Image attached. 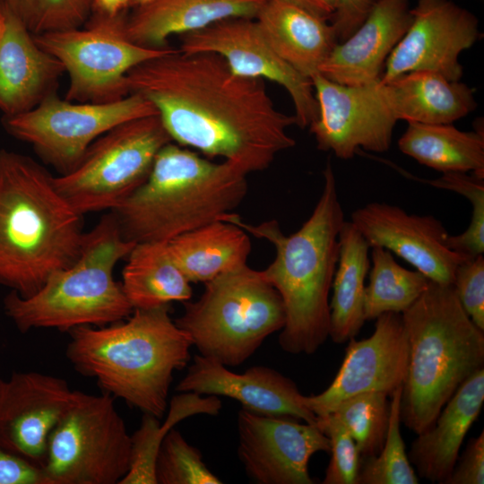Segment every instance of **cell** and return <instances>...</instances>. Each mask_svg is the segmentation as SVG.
Listing matches in <instances>:
<instances>
[{
  "label": "cell",
  "instance_id": "obj_1",
  "mask_svg": "<svg viewBox=\"0 0 484 484\" xmlns=\"http://www.w3.org/2000/svg\"><path fill=\"white\" fill-rule=\"evenodd\" d=\"M125 86L153 105L172 142L246 174L296 144L288 134L295 116L276 108L261 79L235 73L219 55L173 48L131 69Z\"/></svg>",
  "mask_w": 484,
  "mask_h": 484
},
{
  "label": "cell",
  "instance_id": "obj_2",
  "mask_svg": "<svg viewBox=\"0 0 484 484\" xmlns=\"http://www.w3.org/2000/svg\"><path fill=\"white\" fill-rule=\"evenodd\" d=\"M323 176V190L313 212L289 236L275 220L253 225L231 212L221 220L273 245L275 257L260 272L281 298L285 323L278 341L290 354H313L329 337V293L339 257V233L345 220L330 161Z\"/></svg>",
  "mask_w": 484,
  "mask_h": 484
},
{
  "label": "cell",
  "instance_id": "obj_3",
  "mask_svg": "<svg viewBox=\"0 0 484 484\" xmlns=\"http://www.w3.org/2000/svg\"><path fill=\"white\" fill-rule=\"evenodd\" d=\"M53 177L32 158L0 149V285L23 298L75 261L85 235Z\"/></svg>",
  "mask_w": 484,
  "mask_h": 484
},
{
  "label": "cell",
  "instance_id": "obj_4",
  "mask_svg": "<svg viewBox=\"0 0 484 484\" xmlns=\"http://www.w3.org/2000/svg\"><path fill=\"white\" fill-rule=\"evenodd\" d=\"M68 333L65 355L78 373L143 413L163 416L173 374L187 365L193 346L170 317L169 305L134 309L126 321Z\"/></svg>",
  "mask_w": 484,
  "mask_h": 484
},
{
  "label": "cell",
  "instance_id": "obj_5",
  "mask_svg": "<svg viewBox=\"0 0 484 484\" xmlns=\"http://www.w3.org/2000/svg\"><path fill=\"white\" fill-rule=\"evenodd\" d=\"M246 176L229 161L212 162L170 142L147 179L110 212L125 240L169 242L235 210L246 195Z\"/></svg>",
  "mask_w": 484,
  "mask_h": 484
},
{
  "label": "cell",
  "instance_id": "obj_6",
  "mask_svg": "<svg viewBox=\"0 0 484 484\" xmlns=\"http://www.w3.org/2000/svg\"><path fill=\"white\" fill-rule=\"evenodd\" d=\"M402 317L409 362L400 418L419 435L433 425L461 385L484 367V333L462 308L453 285L431 281Z\"/></svg>",
  "mask_w": 484,
  "mask_h": 484
},
{
  "label": "cell",
  "instance_id": "obj_7",
  "mask_svg": "<svg viewBox=\"0 0 484 484\" xmlns=\"http://www.w3.org/2000/svg\"><path fill=\"white\" fill-rule=\"evenodd\" d=\"M135 243L125 240L112 212L85 232L80 254L70 265L54 272L30 297L10 291L3 300L5 315L21 333L37 328L69 332L104 326L129 317L134 309L114 268Z\"/></svg>",
  "mask_w": 484,
  "mask_h": 484
},
{
  "label": "cell",
  "instance_id": "obj_8",
  "mask_svg": "<svg viewBox=\"0 0 484 484\" xmlns=\"http://www.w3.org/2000/svg\"><path fill=\"white\" fill-rule=\"evenodd\" d=\"M204 284L200 298L183 302L184 312L174 320L200 355L238 367L283 327L281 298L260 271L245 264Z\"/></svg>",
  "mask_w": 484,
  "mask_h": 484
},
{
  "label": "cell",
  "instance_id": "obj_9",
  "mask_svg": "<svg viewBox=\"0 0 484 484\" xmlns=\"http://www.w3.org/2000/svg\"><path fill=\"white\" fill-rule=\"evenodd\" d=\"M170 142L159 115L126 121L95 140L73 170L53 177L54 185L82 216L112 211L147 179Z\"/></svg>",
  "mask_w": 484,
  "mask_h": 484
},
{
  "label": "cell",
  "instance_id": "obj_10",
  "mask_svg": "<svg viewBox=\"0 0 484 484\" xmlns=\"http://www.w3.org/2000/svg\"><path fill=\"white\" fill-rule=\"evenodd\" d=\"M130 450L131 436L112 396L75 391L49 436L43 470L48 484H119Z\"/></svg>",
  "mask_w": 484,
  "mask_h": 484
},
{
  "label": "cell",
  "instance_id": "obj_11",
  "mask_svg": "<svg viewBox=\"0 0 484 484\" xmlns=\"http://www.w3.org/2000/svg\"><path fill=\"white\" fill-rule=\"evenodd\" d=\"M125 13L93 12L84 28L33 36L43 50L58 59L69 75L65 99L104 103L128 95L127 73L173 48H149L129 40L124 31Z\"/></svg>",
  "mask_w": 484,
  "mask_h": 484
},
{
  "label": "cell",
  "instance_id": "obj_12",
  "mask_svg": "<svg viewBox=\"0 0 484 484\" xmlns=\"http://www.w3.org/2000/svg\"><path fill=\"white\" fill-rule=\"evenodd\" d=\"M158 115L153 105L137 94L93 103L61 99L56 92L32 109L2 117L8 134L30 144L41 160L59 175L73 170L90 145L115 126Z\"/></svg>",
  "mask_w": 484,
  "mask_h": 484
},
{
  "label": "cell",
  "instance_id": "obj_13",
  "mask_svg": "<svg viewBox=\"0 0 484 484\" xmlns=\"http://www.w3.org/2000/svg\"><path fill=\"white\" fill-rule=\"evenodd\" d=\"M178 50L185 54L219 55L231 71L240 76L267 79L280 84L292 99L296 125L301 128L309 127L318 117L312 80L296 71L272 50L254 19H227L183 34Z\"/></svg>",
  "mask_w": 484,
  "mask_h": 484
},
{
  "label": "cell",
  "instance_id": "obj_14",
  "mask_svg": "<svg viewBox=\"0 0 484 484\" xmlns=\"http://www.w3.org/2000/svg\"><path fill=\"white\" fill-rule=\"evenodd\" d=\"M411 13L412 22L389 55L379 82L419 71L460 81L459 56L480 36L477 17L452 0H418Z\"/></svg>",
  "mask_w": 484,
  "mask_h": 484
},
{
  "label": "cell",
  "instance_id": "obj_15",
  "mask_svg": "<svg viewBox=\"0 0 484 484\" xmlns=\"http://www.w3.org/2000/svg\"><path fill=\"white\" fill-rule=\"evenodd\" d=\"M318 103V117L309 125L317 148L348 160L359 149L389 150L397 120L378 87V81L361 86L341 85L319 73L312 78Z\"/></svg>",
  "mask_w": 484,
  "mask_h": 484
},
{
  "label": "cell",
  "instance_id": "obj_16",
  "mask_svg": "<svg viewBox=\"0 0 484 484\" xmlns=\"http://www.w3.org/2000/svg\"><path fill=\"white\" fill-rule=\"evenodd\" d=\"M257 413L238 414V455L246 475L258 484H312L308 462L318 452H330L329 438L316 424Z\"/></svg>",
  "mask_w": 484,
  "mask_h": 484
},
{
  "label": "cell",
  "instance_id": "obj_17",
  "mask_svg": "<svg viewBox=\"0 0 484 484\" xmlns=\"http://www.w3.org/2000/svg\"><path fill=\"white\" fill-rule=\"evenodd\" d=\"M367 339L349 340L342 363L331 385L322 393L304 396L306 406L316 416L332 413L344 399L366 392L391 395L402 386L408 370L409 350L402 314L379 315Z\"/></svg>",
  "mask_w": 484,
  "mask_h": 484
},
{
  "label": "cell",
  "instance_id": "obj_18",
  "mask_svg": "<svg viewBox=\"0 0 484 484\" xmlns=\"http://www.w3.org/2000/svg\"><path fill=\"white\" fill-rule=\"evenodd\" d=\"M74 392L58 376L13 372L0 387V445L43 468L49 436Z\"/></svg>",
  "mask_w": 484,
  "mask_h": 484
},
{
  "label": "cell",
  "instance_id": "obj_19",
  "mask_svg": "<svg viewBox=\"0 0 484 484\" xmlns=\"http://www.w3.org/2000/svg\"><path fill=\"white\" fill-rule=\"evenodd\" d=\"M350 221L370 247L395 253L431 281L452 285L457 266L466 260L447 246L448 232L431 215L409 214L396 205L375 202L354 211Z\"/></svg>",
  "mask_w": 484,
  "mask_h": 484
},
{
  "label": "cell",
  "instance_id": "obj_20",
  "mask_svg": "<svg viewBox=\"0 0 484 484\" xmlns=\"http://www.w3.org/2000/svg\"><path fill=\"white\" fill-rule=\"evenodd\" d=\"M175 390L229 397L241 403L242 408L261 414L288 416L311 424L317 420L306 406L305 395L297 385L265 366H254L238 374L214 359L194 355Z\"/></svg>",
  "mask_w": 484,
  "mask_h": 484
},
{
  "label": "cell",
  "instance_id": "obj_21",
  "mask_svg": "<svg viewBox=\"0 0 484 484\" xmlns=\"http://www.w3.org/2000/svg\"><path fill=\"white\" fill-rule=\"evenodd\" d=\"M411 22L409 0H381L347 39L333 47L319 73L348 86L379 81L389 55Z\"/></svg>",
  "mask_w": 484,
  "mask_h": 484
},
{
  "label": "cell",
  "instance_id": "obj_22",
  "mask_svg": "<svg viewBox=\"0 0 484 484\" xmlns=\"http://www.w3.org/2000/svg\"><path fill=\"white\" fill-rule=\"evenodd\" d=\"M0 11L4 20L0 37V111L8 117L32 109L56 92L65 71L1 2Z\"/></svg>",
  "mask_w": 484,
  "mask_h": 484
},
{
  "label": "cell",
  "instance_id": "obj_23",
  "mask_svg": "<svg viewBox=\"0 0 484 484\" xmlns=\"http://www.w3.org/2000/svg\"><path fill=\"white\" fill-rule=\"evenodd\" d=\"M484 402V367L468 377L445 404L433 425L417 435L408 458L416 474L442 484L453 471L459 450Z\"/></svg>",
  "mask_w": 484,
  "mask_h": 484
},
{
  "label": "cell",
  "instance_id": "obj_24",
  "mask_svg": "<svg viewBox=\"0 0 484 484\" xmlns=\"http://www.w3.org/2000/svg\"><path fill=\"white\" fill-rule=\"evenodd\" d=\"M266 0H151L125 15L124 31L132 42L163 48L168 39L233 18L255 19Z\"/></svg>",
  "mask_w": 484,
  "mask_h": 484
},
{
  "label": "cell",
  "instance_id": "obj_25",
  "mask_svg": "<svg viewBox=\"0 0 484 484\" xmlns=\"http://www.w3.org/2000/svg\"><path fill=\"white\" fill-rule=\"evenodd\" d=\"M255 20L272 50L310 79L338 43L327 20L286 0H266Z\"/></svg>",
  "mask_w": 484,
  "mask_h": 484
},
{
  "label": "cell",
  "instance_id": "obj_26",
  "mask_svg": "<svg viewBox=\"0 0 484 484\" xmlns=\"http://www.w3.org/2000/svg\"><path fill=\"white\" fill-rule=\"evenodd\" d=\"M378 86L397 121L452 124L477 107L472 88L433 72L407 73Z\"/></svg>",
  "mask_w": 484,
  "mask_h": 484
},
{
  "label": "cell",
  "instance_id": "obj_27",
  "mask_svg": "<svg viewBox=\"0 0 484 484\" xmlns=\"http://www.w3.org/2000/svg\"><path fill=\"white\" fill-rule=\"evenodd\" d=\"M179 268L190 282H207L246 264L251 241L242 228L215 220L168 242Z\"/></svg>",
  "mask_w": 484,
  "mask_h": 484
},
{
  "label": "cell",
  "instance_id": "obj_28",
  "mask_svg": "<svg viewBox=\"0 0 484 484\" xmlns=\"http://www.w3.org/2000/svg\"><path fill=\"white\" fill-rule=\"evenodd\" d=\"M122 289L133 309H151L190 300L191 282L168 242L136 243L126 256Z\"/></svg>",
  "mask_w": 484,
  "mask_h": 484
},
{
  "label": "cell",
  "instance_id": "obj_29",
  "mask_svg": "<svg viewBox=\"0 0 484 484\" xmlns=\"http://www.w3.org/2000/svg\"><path fill=\"white\" fill-rule=\"evenodd\" d=\"M370 246L351 221L339 233V257L333 280L329 337L341 344L354 338L364 322L365 281Z\"/></svg>",
  "mask_w": 484,
  "mask_h": 484
},
{
  "label": "cell",
  "instance_id": "obj_30",
  "mask_svg": "<svg viewBox=\"0 0 484 484\" xmlns=\"http://www.w3.org/2000/svg\"><path fill=\"white\" fill-rule=\"evenodd\" d=\"M402 152L442 173L473 172L484 177V134L461 131L451 124L408 122L398 140Z\"/></svg>",
  "mask_w": 484,
  "mask_h": 484
},
{
  "label": "cell",
  "instance_id": "obj_31",
  "mask_svg": "<svg viewBox=\"0 0 484 484\" xmlns=\"http://www.w3.org/2000/svg\"><path fill=\"white\" fill-rule=\"evenodd\" d=\"M371 248L372 268L364 294L366 321L387 312L402 314L421 296L430 282L419 271L401 266L389 250L382 246Z\"/></svg>",
  "mask_w": 484,
  "mask_h": 484
},
{
  "label": "cell",
  "instance_id": "obj_32",
  "mask_svg": "<svg viewBox=\"0 0 484 484\" xmlns=\"http://www.w3.org/2000/svg\"><path fill=\"white\" fill-rule=\"evenodd\" d=\"M349 431L360 459L376 456L385 443L390 401L384 392H366L342 400L330 413Z\"/></svg>",
  "mask_w": 484,
  "mask_h": 484
},
{
  "label": "cell",
  "instance_id": "obj_33",
  "mask_svg": "<svg viewBox=\"0 0 484 484\" xmlns=\"http://www.w3.org/2000/svg\"><path fill=\"white\" fill-rule=\"evenodd\" d=\"M402 388L391 394L386 437L380 452L360 459L357 484H418V477L405 451L401 434L400 402Z\"/></svg>",
  "mask_w": 484,
  "mask_h": 484
},
{
  "label": "cell",
  "instance_id": "obj_34",
  "mask_svg": "<svg viewBox=\"0 0 484 484\" xmlns=\"http://www.w3.org/2000/svg\"><path fill=\"white\" fill-rule=\"evenodd\" d=\"M33 35L81 28L93 13V0H0Z\"/></svg>",
  "mask_w": 484,
  "mask_h": 484
},
{
  "label": "cell",
  "instance_id": "obj_35",
  "mask_svg": "<svg viewBox=\"0 0 484 484\" xmlns=\"http://www.w3.org/2000/svg\"><path fill=\"white\" fill-rule=\"evenodd\" d=\"M157 484H220L201 452L171 428L162 440L156 462Z\"/></svg>",
  "mask_w": 484,
  "mask_h": 484
},
{
  "label": "cell",
  "instance_id": "obj_36",
  "mask_svg": "<svg viewBox=\"0 0 484 484\" xmlns=\"http://www.w3.org/2000/svg\"><path fill=\"white\" fill-rule=\"evenodd\" d=\"M160 419L143 413L139 428L131 436L129 469L119 484H157L156 462L163 438L171 429Z\"/></svg>",
  "mask_w": 484,
  "mask_h": 484
},
{
  "label": "cell",
  "instance_id": "obj_37",
  "mask_svg": "<svg viewBox=\"0 0 484 484\" xmlns=\"http://www.w3.org/2000/svg\"><path fill=\"white\" fill-rule=\"evenodd\" d=\"M320 430L329 438L331 459L324 484H357L360 455L353 437L333 415L317 417Z\"/></svg>",
  "mask_w": 484,
  "mask_h": 484
},
{
  "label": "cell",
  "instance_id": "obj_38",
  "mask_svg": "<svg viewBox=\"0 0 484 484\" xmlns=\"http://www.w3.org/2000/svg\"><path fill=\"white\" fill-rule=\"evenodd\" d=\"M453 287L471 321L484 331V257L462 261L456 268Z\"/></svg>",
  "mask_w": 484,
  "mask_h": 484
},
{
  "label": "cell",
  "instance_id": "obj_39",
  "mask_svg": "<svg viewBox=\"0 0 484 484\" xmlns=\"http://www.w3.org/2000/svg\"><path fill=\"white\" fill-rule=\"evenodd\" d=\"M484 483V431L471 438L442 484Z\"/></svg>",
  "mask_w": 484,
  "mask_h": 484
},
{
  "label": "cell",
  "instance_id": "obj_40",
  "mask_svg": "<svg viewBox=\"0 0 484 484\" xmlns=\"http://www.w3.org/2000/svg\"><path fill=\"white\" fill-rule=\"evenodd\" d=\"M0 484H48L43 468L0 445Z\"/></svg>",
  "mask_w": 484,
  "mask_h": 484
},
{
  "label": "cell",
  "instance_id": "obj_41",
  "mask_svg": "<svg viewBox=\"0 0 484 484\" xmlns=\"http://www.w3.org/2000/svg\"><path fill=\"white\" fill-rule=\"evenodd\" d=\"M381 0H336L331 18L338 42L347 39Z\"/></svg>",
  "mask_w": 484,
  "mask_h": 484
},
{
  "label": "cell",
  "instance_id": "obj_42",
  "mask_svg": "<svg viewBox=\"0 0 484 484\" xmlns=\"http://www.w3.org/2000/svg\"><path fill=\"white\" fill-rule=\"evenodd\" d=\"M295 4L315 15L328 20L332 18L335 6L336 0H286Z\"/></svg>",
  "mask_w": 484,
  "mask_h": 484
},
{
  "label": "cell",
  "instance_id": "obj_43",
  "mask_svg": "<svg viewBox=\"0 0 484 484\" xmlns=\"http://www.w3.org/2000/svg\"><path fill=\"white\" fill-rule=\"evenodd\" d=\"M131 0H93V12L108 15L124 13Z\"/></svg>",
  "mask_w": 484,
  "mask_h": 484
},
{
  "label": "cell",
  "instance_id": "obj_44",
  "mask_svg": "<svg viewBox=\"0 0 484 484\" xmlns=\"http://www.w3.org/2000/svg\"><path fill=\"white\" fill-rule=\"evenodd\" d=\"M4 15H3V13L0 11V37L2 35V32H3V29H4Z\"/></svg>",
  "mask_w": 484,
  "mask_h": 484
},
{
  "label": "cell",
  "instance_id": "obj_45",
  "mask_svg": "<svg viewBox=\"0 0 484 484\" xmlns=\"http://www.w3.org/2000/svg\"><path fill=\"white\" fill-rule=\"evenodd\" d=\"M135 1H136V3H137V5H138V4H144V3H147V2H149V1H151V0H135Z\"/></svg>",
  "mask_w": 484,
  "mask_h": 484
},
{
  "label": "cell",
  "instance_id": "obj_46",
  "mask_svg": "<svg viewBox=\"0 0 484 484\" xmlns=\"http://www.w3.org/2000/svg\"><path fill=\"white\" fill-rule=\"evenodd\" d=\"M3 381H4V379H2L1 376H0V387H1V385H2Z\"/></svg>",
  "mask_w": 484,
  "mask_h": 484
}]
</instances>
